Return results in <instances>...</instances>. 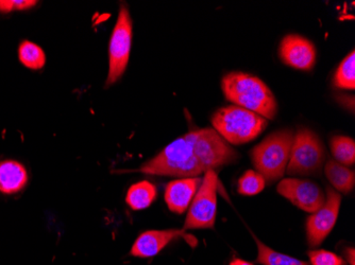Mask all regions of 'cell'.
Instances as JSON below:
<instances>
[{"label":"cell","mask_w":355,"mask_h":265,"mask_svg":"<svg viewBox=\"0 0 355 265\" xmlns=\"http://www.w3.org/2000/svg\"><path fill=\"white\" fill-rule=\"evenodd\" d=\"M327 153L324 143L314 131L299 127L294 134L286 172L289 176H315L324 168Z\"/></svg>","instance_id":"5b68a950"},{"label":"cell","mask_w":355,"mask_h":265,"mask_svg":"<svg viewBox=\"0 0 355 265\" xmlns=\"http://www.w3.org/2000/svg\"><path fill=\"white\" fill-rule=\"evenodd\" d=\"M294 134L288 129L275 131L251 151L253 167L264 177L266 184L280 181L286 172Z\"/></svg>","instance_id":"3957f363"},{"label":"cell","mask_w":355,"mask_h":265,"mask_svg":"<svg viewBox=\"0 0 355 265\" xmlns=\"http://www.w3.org/2000/svg\"><path fill=\"white\" fill-rule=\"evenodd\" d=\"M277 191L295 206L309 213L318 210L326 201L322 189L310 179L296 177L282 179L277 187Z\"/></svg>","instance_id":"30bf717a"},{"label":"cell","mask_w":355,"mask_h":265,"mask_svg":"<svg viewBox=\"0 0 355 265\" xmlns=\"http://www.w3.org/2000/svg\"><path fill=\"white\" fill-rule=\"evenodd\" d=\"M324 174L338 192L348 194L354 189V171L351 170L346 165H340L337 161L330 159L324 165Z\"/></svg>","instance_id":"9a60e30c"},{"label":"cell","mask_w":355,"mask_h":265,"mask_svg":"<svg viewBox=\"0 0 355 265\" xmlns=\"http://www.w3.org/2000/svg\"><path fill=\"white\" fill-rule=\"evenodd\" d=\"M218 175L216 171H207L200 187L191 201L184 222V230L214 228L217 213Z\"/></svg>","instance_id":"52a82bcc"},{"label":"cell","mask_w":355,"mask_h":265,"mask_svg":"<svg viewBox=\"0 0 355 265\" xmlns=\"http://www.w3.org/2000/svg\"><path fill=\"white\" fill-rule=\"evenodd\" d=\"M139 172L157 176L189 179L205 173L193 145V131L179 137L157 156L141 165Z\"/></svg>","instance_id":"6da1fadb"},{"label":"cell","mask_w":355,"mask_h":265,"mask_svg":"<svg viewBox=\"0 0 355 265\" xmlns=\"http://www.w3.org/2000/svg\"><path fill=\"white\" fill-rule=\"evenodd\" d=\"M333 84L337 89H355V53L351 51L338 66L335 73Z\"/></svg>","instance_id":"ffe728a7"},{"label":"cell","mask_w":355,"mask_h":265,"mask_svg":"<svg viewBox=\"0 0 355 265\" xmlns=\"http://www.w3.org/2000/svg\"><path fill=\"white\" fill-rule=\"evenodd\" d=\"M14 12L13 0H0V13L7 14Z\"/></svg>","instance_id":"603a6c76"},{"label":"cell","mask_w":355,"mask_h":265,"mask_svg":"<svg viewBox=\"0 0 355 265\" xmlns=\"http://www.w3.org/2000/svg\"><path fill=\"white\" fill-rule=\"evenodd\" d=\"M257 247V263L262 265H310V263L299 260L294 257L287 256L276 252L264 243L261 242L257 237L253 236Z\"/></svg>","instance_id":"e0dca14e"},{"label":"cell","mask_w":355,"mask_h":265,"mask_svg":"<svg viewBox=\"0 0 355 265\" xmlns=\"http://www.w3.org/2000/svg\"><path fill=\"white\" fill-rule=\"evenodd\" d=\"M310 265H347L342 257L326 250H312L308 253Z\"/></svg>","instance_id":"7402d4cb"},{"label":"cell","mask_w":355,"mask_h":265,"mask_svg":"<svg viewBox=\"0 0 355 265\" xmlns=\"http://www.w3.org/2000/svg\"><path fill=\"white\" fill-rule=\"evenodd\" d=\"M193 145L205 172L216 171L239 158V154L211 127L193 129Z\"/></svg>","instance_id":"ba28073f"},{"label":"cell","mask_w":355,"mask_h":265,"mask_svg":"<svg viewBox=\"0 0 355 265\" xmlns=\"http://www.w3.org/2000/svg\"><path fill=\"white\" fill-rule=\"evenodd\" d=\"M229 265H254L252 263L247 262V261L241 260L239 258H234L232 261H231L230 264Z\"/></svg>","instance_id":"d4e9b609"},{"label":"cell","mask_w":355,"mask_h":265,"mask_svg":"<svg viewBox=\"0 0 355 265\" xmlns=\"http://www.w3.org/2000/svg\"><path fill=\"white\" fill-rule=\"evenodd\" d=\"M28 183V172L19 161H3L0 163V192L15 194L21 192Z\"/></svg>","instance_id":"5bb4252c"},{"label":"cell","mask_w":355,"mask_h":265,"mask_svg":"<svg viewBox=\"0 0 355 265\" xmlns=\"http://www.w3.org/2000/svg\"><path fill=\"white\" fill-rule=\"evenodd\" d=\"M221 89L227 100L265 119H275L278 113V103L272 91L254 75L239 71L228 73L223 77Z\"/></svg>","instance_id":"7a4b0ae2"},{"label":"cell","mask_w":355,"mask_h":265,"mask_svg":"<svg viewBox=\"0 0 355 265\" xmlns=\"http://www.w3.org/2000/svg\"><path fill=\"white\" fill-rule=\"evenodd\" d=\"M184 231V229L145 231L133 243L130 255L135 258H153L162 252L169 243L182 237Z\"/></svg>","instance_id":"7c38bea8"},{"label":"cell","mask_w":355,"mask_h":265,"mask_svg":"<svg viewBox=\"0 0 355 265\" xmlns=\"http://www.w3.org/2000/svg\"><path fill=\"white\" fill-rule=\"evenodd\" d=\"M279 55L285 65L299 71H312L316 62L314 44L301 35H286L281 42Z\"/></svg>","instance_id":"8fae6325"},{"label":"cell","mask_w":355,"mask_h":265,"mask_svg":"<svg viewBox=\"0 0 355 265\" xmlns=\"http://www.w3.org/2000/svg\"><path fill=\"white\" fill-rule=\"evenodd\" d=\"M266 181L264 177L257 171L248 170L239 179L237 191L239 194L252 197L259 194L264 190Z\"/></svg>","instance_id":"44dd1931"},{"label":"cell","mask_w":355,"mask_h":265,"mask_svg":"<svg viewBox=\"0 0 355 265\" xmlns=\"http://www.w3.org/2000/svg\"><path fill=\"white\" fill-rule=\"evenodd\" d=\"M355 250L353 247H351V248H347L346 250V258H347V262L349 263L350 265H355Z\"/></svg>","instance_id":"cb8c5ba5"},{"label":"cell","mask_w":355,"mask_h":265,"mask_svg":"<svg viewBox=\"0 0 355 265\" xmlns=\"http://www.w3.org/2000/svg\"><path fill=\"white\" fill-rule=\"evenodd\" d=\"M132 19L127 6L119 8L116 25L112 31L109 43V73L105 87L115 84L125 73L132 45Z\"/></svg>","instance_id":"8992f818"},{"label":"cell","mask_w":355,"mask_h":265,"mask_svg":"<svg viewBox=\"0 0 355 265\" xmlns=\"http://www.w3.org/2000/svg\"><path fill=\"white\" fill-rule=\"evenodd\" d=\"M199 177L178 179L171 181L165 188L164 199L171 212L182 214L189 210L191 201L200 187Z\"/></svg>","instance_id":"4fadbf2b"},{"label":"cell","mask_w":355,"mask_h":265,"mask_svg":"<svg viewBox=\"0 0 355 265\" xmlns=\"http://www.w3.org/2000/svg\"><path fill=\"white\" fill-rule=\"evenodd\" d=\"M157 197V187L148 181H141L128 190L125 202L132 210L148 208Z\"/></svg>","instance_id":"2e32d148"},{"label":"cell","mask_w":355,"mask_h":265,"mask_svg":"<svg viewBox=\"0 0 355 265\" xmlns=\"http://www.w3.org/2000/svg\"><path fill=\"white\" fill-rule=\"evenodd\" d=\"M212 125L227 143L243 145L260 136L268 125V121L248 109L230 105L214 113Z\"/></svg>","instance_id":"277c9868"},{"label":"cell","mask_w":355,"mask_h":265,"mask_svg":"<svg viewBox=\"0 0 355 265\" xmlns=\"http://www.w3.org/2000/svg\"><path fill=\"white\" fill-rule=\"evenodd\" d=\"M342 205V197L334 189L327 188L324 205L306 220V239L311 248L320 246L336 224Z\"/></svg>","instance_id":"9c48e42d"},{"label":"cell","mask_w":355,"mask_h":265,"mask_svg":"<svg viewBox=\"0 0 355 265\" xmlns=\"http://www.w3.org/2000/svg\"><path fill=\"white\" fill-rule=\"evenodd\" d=\"M19 59L26 68L31 71H41L46 64V55L43 49L30 41H23L19 44Z\"/></svg>","instance_id":"ac0fdd59"},{"label":"cell","mask_w":355,"mask_h":265,"mask_svg":"<svg viewBox=\"0 0 355 265\" xmlns=\"http://www.w3.org/2000/svg\"><path fill=\"white\" fill-rule=\"evenodd\" d=\"M331 152L334 161L346 167H352L355 163V143L346 136H335L330 141Z\"/></svg>","instance_id":"d6986e66"}]
</instances>
